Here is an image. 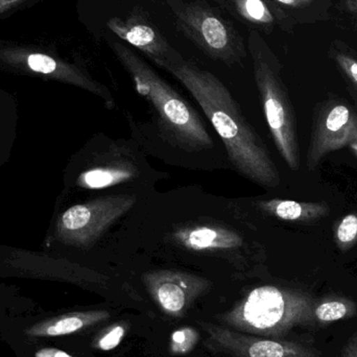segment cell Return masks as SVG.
<instances>
[{
    "label": "cell",
    "mask_w": 357,
    "mask_h": 357,
    "mask_svg": "<svg viewBox=\"0 0 357 357\" xmlns=\"http://www.w3.org/2000/svg\"><path fill=\"white\" fill-rule=\"evenodd\" d=\"M158 66L176 77L197 100L222 139L237 173L264 188L280 184L278 169L264 140L218 77L184 58Z\"/></svg>",
    "instance_id": "cell-1"
},
{
    "label": "cell",
    "mask_w": 357,
    "mask_h": 357,
    "mask_svg": "<svg viewBox=\"0 0 357 357\" xmlns=\"http://www.w3.org/2000/svg\"><path fill=\"white\" fill-rule=\"evenodd\" d=\"M111 48L131 75L136 91L154 108L162 137L189 153L213 146L207 127L195 109L148 63L125 44L114 42Z\"/></svg>",
    "instance_id": "cell-2"
},
{
    "label": "cell",
    "mask_w": 357,
    "mask_h": 357,
    "mask_svg": "<svg viewBox=\"0 0 357 357\" xmlns=\"http://www.w3.org/2000/svg\"><path fill=\"white\" fill-rule=\"evenodd\" d=\"M248 50L253 61L254 79L275 146L287 167L297 171L300 157L295 112L279 75L275 56L255 29L250 31Z\"/></svg>",
    "instance_id": "cell-3"
},
{
    "label": "cell",
    "mask_w": 357,
    "mask_h": 357,
    "mask_svg": "<svg viewBox=\"0 0 357 357\" xmlns=\"http://www.w3.org/2000/svg\"><path fill=\"white\" fill-rule=\"evenodd\" d=\"M178 31L210 59L227 66L247 58L245 41L214 0H167Z\"/></svg>",
    "instance_id": "cell-4"
},
{
    "label": "cell",
    "mask_w": 357,
    "mask_h": 357,
    "mask_svg": "<svg viewBox=\"0 0 357 357\" xmlns=\"http://www.w3.org/2000/svg\"><path fill=\"white\" fill-rule=\"evenodd\" d=\"M133 195H110L65 210L56 220V237L65 245L91 248L117 220L135 206Z\"/></svg>",
    "instance_id": "cell-5"
},
{
    "label": "cell",
    "mask_w": 357,
    "mask_h": 357,
    "mask_svg": "<svg viewBox=\"0 0 357 357\" xmlns=\"http://www.w3.org/2000/svg\"><path fill=\"white\" fill-rule=\"evenodd\" d=\"M318 300L308 295L289 293L275 287H261L250 293L243 317L257 329H272L287 324H316L314 307Z\"/></svg>",
    "instance_id": "cell-6"
},
{
    "label": "cell",
    "mask_w": 357,
    "mask_h": 357,
    "mask_svg": "<svg viewBox=\"0 0 357 357\" xmlns=\"http://www.w3.org/2000/svg\"><path fill=\"white\" fill-rule=\"evenodd\" d=\"M0 61L8 66L42 75L63 83L71 84L100 96L107 108H115V100L106 86L92 79L75 65L44 52L20 47H0Z\"/></svg>",
    "instance_id": "cell-7"
},
{
    "label": "cell",
    "mask_w": 357,
    "mask_h": 357,
    "mask_svg": "<svg viewBox=\"0 0 357 357\" xmlns=\"http://www.w3.org/2000/svg\"><path fill=\"white\" fill-rule=\"evenodd\" d=\"M357 140V114L349 107L331 102L319 111L312 127L306 165L314 171L329 153L349 146Z\"/></svg>",
    "instance_id": "cell-8"
},
{
    "label": "cell",
    "mask_w": 357,
    "mask_h": 357,
    "mask_svg": "<svg viewBox=\"0 0 357 357\" xmlns=\"http://www.w3.org/2000/svg\"><path fill=\"white\" fill-rule=\"evenodd\" d=\"M171 241L180 249L211 255L230 256L252 250L238 231L214 220L178 225L172 231Z\"/></svg>",
    "instance_id": "cell-9"
},
{
    "label": "cell",
    "mask_w": 357,
    "mask_h": 357,
    "mask_svg": "<svg viewBox=\"0 0 357 357\" xmlns=\"http://www.w3.org/2000/svg\"><path fill=\"white\" fill-rule=\"evenodd\" d=\"M107 26L117 37L146 54L157 66L183 59L142 6H135L125 18L112 17Z\"/></svg>",
    "instance_id": "cell-10"
},
{
    "label": "cell",
    "mask_w": 357,
    "mask_h": 357,
    "mask_svg": "<svg viewBox=\"0 0 357 357\" xmlns=\"http://www.w3.org/2000/svg\"><path fill=\"white\" fill-rule=\"evenodd\" d=\"M139 175L137 163L131 155L115 150L84 171L77 178V185L89 190H100L131 182Z\"/></svg>",
    "instance_id": "cell-11"
},
{
    "label": "cell",
    "mask_w": 357,
    "mask_h": 357,
    "mask_svg": "<svg viewBox=\"0 0 357 357\" xmlns=\"http://www.w3.org/2000/svg\"><path fill=\"white\" fill-rule=\"evenodd\" d=\"M222 10L255 31L270 33L283 19L280 8L273 0H214Z\"/></svg>",
    "instance_id": "cell-12"
},
{
    "label": "cell",
    "mask_w": 357,
    "mask_h": 357,
    "mask_svg": "<svg viewBox=\"0 0 357 357\" xmlns=\"http://www.w3.org/2000/svg\"><path fill=\"white\" fill-rule=\"evenodd\" d=\"M255 205L262 213L283 222L308 224L326 218L331 213V208L325 202L271 199L257 201Z\"/></svg>",
    "instance_id": "cell-13"
},
{
    "label": "cell",
    "mask_w": 357,
    "mask_h": 357,
    "mask_svg": "<svg viewBox=\"0 0 357 357\" xmlns=\"http://www.w3.org/2000/svg\"><path fill=\"white\" fill-rule=\"evenodd\" d=\"M158 279L156 293L161 305L169 312H180L186 302L187 283L173 273H162Z\"/></svg>",
    "instance_id": "cell-14"
},
{
    "label": "cell",
    "mask_w": 357,
    "mask_h": 357,
    "mask_svg": "<svg viewBox=\"0 0 357 357\" xmlns=\"http://www.w3.org/2000/svg\"><path fill=\"white\" fill-rule=\"evenodd\" d=\"M357 306L347 298H328L318 301L314 307V319L316 324H328L345 319L354 318Z\"/></svg>",
    "instance_id": "cell-15"
},
{
    "label": "cell",
    "mask_w": 357,
    "mask_h": 357,
    "mask_svg": "<svg viewBox=\"0 0 357 357\" xmlns=\"http://www.w3.org/2000/svg\"><path fill=\"white\" fill-rule=\"evenodd\" d=\"M85 319L81 316H62L52 320L43 321L25 331V335L31 337H54L70 335L83 328Z\"/></svg>",
    "instance_id": "cell-16"
},
{
    "label": "cell",
    "mask_w": 357,
    "mask_h": 357,
    "mask_svg": "<svg viewBox=\"0 0 357 357\" xmlns=\"http://www.w3.org/2000/svg\"><path fill=\"white\" fill-rule=\"evenodd\" d=\"M335 241L341 251H348L357 243V211L347 214L335 227Z\"/></svg>",
    "instance_id": "cell-17"
},
{
    "label": "cell",
    "mask_w": 357,
    "mask_h": 357,
    "mask_svg": "<svg viewBox=\"0 0 357 357\" xmlns=\"http://www.w3.org/2000/svg\"><path fill=\"white\" fill-rule=\"evenodd\" d=\"M335 61H337L342 70L344 71L348 79L356 86L357 88V60L350 54L344 52H335Z\"/></svg>",
    "instance_id": "cell-18"
},
{
    "label": "cell",
    "mask_w": 357,
    "mask_h": 357,
    "mask_svg": "<svg viewBox=\"0 0 357 357\" xmlns=\"http://www.w3.org/2000/svg\"><path fill=\"white\" fill-rule=\"evenodd\" d=\"M125 335V329L121 326L115 327L108 335H105L100 342V347L102 350H112L119 345Z\"/></svg>",
    "instance_id": "cell-19"
},
{
    "label": "cell",
    "mask_w": 357,
    "mask_h": 357,
    "mask_svg": "<svg viewBox=\"0 0 357 357\" xmlns=\"http://www.w3.org/2000/svg\"><path fill=\"white\" fill-rule=\"evenodd\" d=\"M341 357H357V331L348 339L342 350Z\"/></svg>",
    "instance_id": "cell-20"
},
{
    "label": "cell",
    "mask_w": 357,
    "mask_h": 357,
    "mask_svg": "<svg viewBox=\"0 0 357 357\" xmlns=\"http://www.w3.org/2000/svg\"><path fill=\"white\" fill-rule=\"evenodd\" d=\"M35 357H73L62 350L54 349V348H42L35 354Z\"/></svg>",
    "instance_id": "cell-21"
},
{
    "label": "cell",
    "mask_w": 357,
    "mask_h": 357,
    "mask_svg": "<svg viewBox=\"0 0 357 357\" xmlns=\"http://www.w3.org/2000/svg\"><path fill=\"white\" fill-rule=\"evenodd\" d=\"M277 3L282 4V6H289V8H303L308 6L312 0H273Z\"/></svg>",
    "instance_id": "cell-22"
},
{
    "label": "cell",
    "mask_w": 357,
    "mask_h": 357,
    "mask_svg": "<svg viewBox=\"0 0 357 357\" xmlns=\"http://www.w3.org/2000/svg\"><path fill=\"white\" fill-rule=\"evenodd\" d=\"M24 0H0V16L3 15L8 10L16 8L17 6L21 3Z\"/></svg>",
    "instance_id": "cell-23"
},
{
    "label": "cell",
    "mask_w": 357,
    "mask_h": 357,
    "mask_svg": "<svg viewBox=\"0 0 357 357\" xmlns=\"http://www.w3.org/2000/svg\"><path fill=\"white\" fill-rule=\"evenodd\" d=\"M346 6L350 12L357 14V0H346Z\"/></svg>",
    "instance_id": "cell-24"
},
{
    "label": "cell",
    "mask_w": 357,
    "mask_h": 357,
    "mask_svg": "<svg viewBox=\"0 0 357 357\" xmlns=\"http://www.w3.org/2000/svg\"><path fill=\"white\" fill-rule=\"evenodd\" d=\"M349 148L351 149L352 152H354V154L356 155L357 158V140L356 142H352V144H350Z\"/></svg>",
    "instance_id": "cell-25"
}]
</instances>
